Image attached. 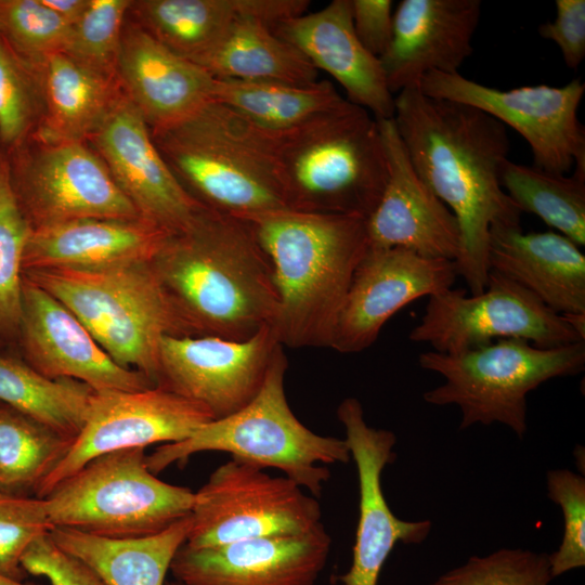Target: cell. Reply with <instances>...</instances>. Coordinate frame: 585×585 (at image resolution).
Here are the masks:
<instances>
[{
  "label": "cell",
  "instance_id": "3",
  "mask_svg": "<svg viewBox=\"0 0 585 585\" xmlns=\"http://www.w3.org/2000/svg\"><path fill=\"white\" fill-rule=\"evenodd\" d=\"M268 256L278 297L272 328L289 348H330L368 244L366 219L281 210L245 217Z\"/></svg>",
  "mask_w": 585,
  "mask_h": 585
},
{
  "label": "cell",
  "instance_id": "25",
  "mask_svg": "<svg viewBox=\"0 0 585 585\" xmlns=\"http://www.w3.org/2000/svg\"><path fill=\"white\" fill-rule=\"evenodd\" d=\"M170 233L142 219L84 218L31 230L23 272L99 270L151 261Z\"/></svg>",
  "mask_w": 585,
  "mask_h": 585
},
{
  "label": "cell",
  "instance_id": "34",
  "mask_svg": "<svg viewBox=\"0 0 585 585\" xmlns=\"http://www.w3.org/2000/svg\"><path fill=\"white\" fill-rule=\"evenodd\" d=\"M500 183L521 212H530L578 247L585 246V173L555 174L507 160Z\"/></svg>",
  "mask_w": 585,
  "mask_h": 585
},
{
  "label": "cell",
  "instance_id": "37",
  "mask_svg": "<svg viewBox=\"0 0 585 585\" xmlns=\"http://www.w3.org/2000/svg\"><path fill=\"white\" fill-rule=\"evenodd\" d=\"M131 0H89L72 26L62 52L105 76L117 78L116 63Z\"/></svg>",
  "mask_w": 585,
  "mask_h": 585
},
{
  "label": "cell",
  "instance_id": "19",
  "mask_svg": "<svg viewBox=\"0 0 585 585\" xmlns=\"http://www.w3.org/2000/svg\"><path fill=\"white\" fill-rule=\"evenodd\" d=\"M16 344L23 360L49 379H75L95 392L155 387L144 374L118 365L72 311L24 276Z\"/></svg>",
  "mask_w": 585,
  "mask_h": 585
},
{
  "label": "cell",
  "instance_id": "17",
  "mask_svg": "<svg viewBox=\"0 0 585 585\" xmlns=\"http://www.w3.org/2000/svg\"><path fill=\"white\" fill-rule=\"evenodd\" d=\"M454 261L412 250L368 248L353 274L330 348L358 353L370 347L386 322L406 304L452 288Z\"/></svg>",
  "mask_w": 585,
  "mask_h": 585
},
{
  "label": "cell",
  "instance_id": "29",
  "mask_svg": "<svg viewBox=\"0 0 585 585\" xmlns=\"http://www.w3.org/2000/svg\"><path fill=\"white\" fill-rule=\"evenodd\" d=\"M214 79L309 86L317 69L263 22L239 16L199 64Z\"/></svg>",
  "mask_w": 585,
  "mask_h": 585
},
{
  "label": "cell",
  "instance_id": "6",
  "mask_svg": "<svg viewBox=\"0 0 585 585\" xmlns=\"http://www.w3.org/2000/svg\"><path fill=\"white\" fill-rule=\"evenodd\" d=\"M287 366L280 346L259 392L247 405L204 424L185 440L159 446L146 455L147 468L157 474L200 452H226L263 469H278L318 497L330 477L324 465L348 463L351 455L344 439L320 435L295 416L285 394Z\"/></svg>",
  "mask_w": 585,
  "mask_h": 585
},
{
  "label": "cell",
  "instance_id": "33",
  "mask_svg": "<svg viewBox=\"0 0 585 585\" xmlns=\"http://www.w3.org/2000/svg\"><path fill=\"white\" fill-rule=\"evenodd\" d=\"M93 390L75 379H49L24 360L0 353V402L76 438Z\"/></svg>",
  "mask_w": 585,
  "mask_h": 585
},
{
  "label": "cell",
  "instance_id": "26",
  "mask_svg": "<svg viewBox=\"0 0 585 585\" xmlns=\"http://www.w3.org/2000/svg\"><path fill=\"white\" fill-rule=\"evenodd\" d=\"M568 237L523 233L520 225L491 227L490 269L533 294L558 314L585 313V256Z\"/></svg>",
  "mask_w": 585,
  "mask_h": 585
},
{
  "label": "cell",
  "instance_id": "1",
  "mask_svg": "<svg viewBox=\"0 0 585 585\" xmlns=\"http://www.w3.org/2000/svg\"><path fill=\"white\" fill-rule=\"evenodd\" d=\"M393 120L415 171L457 220V275L470 294L482 292L491 227L520 225L522 213L500 183L510 150L506 126L470 105L431 98L418 84L394 96Z\"/></svg>",
  "mask_w": 585,
  "mask_h": 585
},
{
  "label": "cell",
  "instance_id": "45",
  "mask_svg": "<svg viewBox=\"0 0 585 585\" xmlns=\"http://www.w3.org/2000/svg\"><path fill=\"white\" fill-rule=\"evenodd\" d=\"M44 5L74 25L84 13L89 0H41Z\"/></svg>",
  "mask_w": 585,
  "mask_h": 585
},
{
  "label": "cell",
  "instance_id": "44",
  "mask_svg": "<svg viewBox=\"0 0 585 585\" xmlns=\"http://www.w3.org/2000/svg\"><path fill=\"white\" fill-rule=\"evenodd\" d=\"M392 6L391 0H351L354 32L362 46L378 58L391 40Z\"/></svg>",
  "mask_w": 585,
  "mask_h": 585
},
{
  "label": "cell",
  "instance_id": "39",
  "mask_svg": "<svg viewBox=\"0 0 585 585\" xmlns=\"http://www.w3.org/2000/svg\"><path fill=\"white\" fill-rule=\"evenodd\" d=\"M41 115L39 87L32 72L0 36V144L10 151L25 142Z\"/></svg>",
  "mask_w": 585,
  "mask_h": 585
},
{
  "label": "cell",
  "instance_id": "43",
  "mask_svg": "<svg viewBox=\"0 0 585 585\" xmlns=\"http://www.w3.org/2000/svg\"><path fill=\"white\" fill-rule=\"evenodd\" d=\"M556 17L543 23L538 34L555 42L566 65L576 69L585 57V0H556Z\"/></svg>",
  "mask_w": 585,
  "mask_h": 585
},
{
  "label": "cell",
  "instance_id": "22",
  "mask_svg": "<svg viewBox=\"0 0 585 585\" xmlns=\"http://www.w3.org/2000/svg\"><path fill=\"white\" fill-rule=\"evenodd\" d=\"M480 0H402L390 43L379 57L392 94L431 72L459 73L472 53Z\"/></svg>",
  "mask_w": 585,
  "mask_h": 585
},
{
  "label": "cell",
  "instance_id": "7",
  "mask_svg": "<svg viewBox=\"0 0 585 585\" xmlns=\"http://www.w3.org/2000/svg\"><path fill=\"white\" fill-rule=\"evenodd\" d=\"M23 276L72 311L118 365L144 374L156 387L160 340L178 333L150 261L31 270Z\"/></svg>",
  "mask_w": 585,
  "mask_h": 585
},
{
  "label": "cell",
  "instance_id": "46",
  "mask_svg": "<svg viewBox=\"0 0 585 585\" xmlns=\"http://www.w3.org/2000/svg\"><path fill=\"white\" fill-rule=\"evenodd\" d=\"M562 316L567 321V323L578 334V336L585 339V313L563 314Z\"/></svg>",
  "mask_w": 585,
  "mask_h": 585
},
{
  "label": "cell",
  "instance_id": "16",
  "mask_svg": "<svg viewBox=\"0 0 585 585\" xmlns=\"http://www.w3.org/2000/svg\"><path fill=\"white\" fill-rule=\"evenodd\" d=\"M359 479V521L349 571L337 576L343 585H377L381 569L398 543L421 544L431 520L406 521L390 509L381 485L382 470L395 454V434L367 425L361 402L346 398L337 407Z\"/></svg>",
  "mask_w": 585,
  "mask_h": 585
},
{
  "label": "cell",
  "instance_id": "27",
  "mask_svg": "<svg viewBox=\"0 0 585 585\" xmlns=\"http://www.w3.org/2000/svg\"><path fill=\"white\" fill-rule=\"evenodd\" d=\"M28 68L41 99L40 119L29 138L41 143L88 141L122 92L117 78L91 69L64 52L51 53Z\"/></svg>",
  "mask_w": 585,
  "mask_h": 585
},
{
  "label": "cell",
  "instance_id": "41",
  "mask_svg": "<svg viewBox=\"0 0 585 585\" xmlns=\"http://www.w3.org/2000/svg\"><path fill=\"white\" fill-rule=\"evenodd\" d=\"M52 528L44 498L0 494V573L23 581L24 552Z\"/></svg>",
  "mask_w": 585,
  "mask_h": 585
},
{
  "label": "cell",
  "instance_id": "4",
  "mask_svg": "<svg viewBox=\"0 0 585 585\" xmlns=\"http://www.w3.org/2000/svg\"><path fill=\"white\" fill-rule=\"evenodd\" d=\"M151 133L178 181L202 205L240 218L289 210L274 158L277 132L211 101Z\"/></svg>",
  "mask_w": 585,
  "mask_h": 585
},
{
  "label": "cell",
  "instance_id": "14",
  "mask_svg": "<svg viewBox=\"0 0 585 585\" xmlns=\"http://www.w3.org/2000/svg\"><path fill=\"white\" fill-rule=\"evenodd\" d=\"M213 420L202 405L161 387L93 392L83 426L63 460L41 483L44 498L91 459L115 451L174 443Z\"/></svg>",
  "mask_w": 585,
  "mask_h": 585
},
{
  "label": "cell",
  "instance_id": "12",
  "mask_svg": "<svg viewBox=\"0 0 585 585\" xmlns=\"http://www.w3.org/2000/svg\"><path fill=\"white\" fill-rule=\"evenodd\" d=\"M418 86L431 98L470 105L511 127L529 144L533 167L555 174L572 168L585 173V132L577 116L585 83L580 79L562 87L500 90L459 73L431 72Z\"/></svg>",
  "mask_w": 585,
  "mask_h": 585
},
{
  "label": "cell",
  "instance_id": "47",
  "mask_svg": "<svg viewBox=\"0 0 585 585\" xmlns=\"http://www.w3.org/2000/svg\"><path fill=\"white\" fill-rule=\"evenodd\" d=\"M0 585H36L24 583L23 581L13 580L0 573Z\"/></svg>",
  "mask_w": 585,
  "mask_h": 585
},
{
  "label": "cell",
  "instance_id": "2",
  "mask_svg": "<svg viewBox=\"0 0 585 585\" xmlns=\"http://www.w3.org/2000/svg\"><path fill=\"white\" fill-rule=\"evenodd\" d=\"M177 336L246 340L272 326L278 297L250 223L204 206L150 261Z\"/></svg>",
  "mask_w": 585,
  "mask_h": 585
},
{
  "label": "cell",
  "instance_id": "40",
  "mask_svg": "<svg viewBox=\"0 0 585 585\" xmlns=\"http://www.w3.org/2000/svg\"><path fill=\"white\" fill-rule=\"evenodd\" d=\"M546 489L563 517L561 543L549 555L550 572L557 577L585 566V478L569 469H551Z\"/></svg>",
  "mask_w": 585,
  "mask_h": 585
},
{
  "label": "cell",
  "instance_id": "28",
  "mask_svg": "<svg viewBox=\"0 0 585 585\" xmlns=\"http://www.w3.org/2000/svg\"><path fill=\"white\" fill-rule=\"evenodd\" d=\"M190 526L191 515L145 537L106 538L61 526H53L49 535L57 547L87 564L106 585H165Z\"/></svg>",
  "mask_w": 585,
  "mask_h": 585
},
{
  "label": "cell",
  "instance_id": "32",
  "mask_svg": "<svg viewBox=\"0 0 585 585\" xmlns=\"http://www.w3.org/2000/svg\"><path fill=\"white\" fill-rule=\"evenodd\" d=\"M74 440L0 402V494L37 497Z\"/></svg>",
  "mask_w": 585,
  "mask_h": 585
},
{
  "label": "cell",
  "instance_id": "8",
  "mask_svg": "<svg viewBox=\"0 0 585 585\" xmlns=\"http://www.w3.org/2000/svg\"><path fill=\"white\" fill-rule=\"evenodd\" d=\"M419 365L438 373L444 382L424 393L437 406L456 405L459 429L498 422L522 439L528 430L526 396L540 385L581 373L585 342L540 348L523 339H499L457 354L424 352Z\"/></svg>",
  "mask_w": 585,
  "mask_h": 585
},
{
  "label": "cell",
  "instance_id": "20",
  "mask_svg": "<svg viewBox=\"0 0 585 585\" xmlns=\"http://www.w3.org/2000/svg\"><path fill=\"white\" fill-rule=\"evenodd\" d=\"M388 167L381 197L366 219L368 248L400 247L428 259L455 261L460 232L451 210L415 171L393 118L377 119Z\"/></svg>",
  "mask_w": 585,
  "mask_h": 585
},
{
  "label": "cell",
  "instance_id": "31",
  "mask_svg": "<svg viewBox=\"0 0 585 585\" xmlns=\"http://www.w3.org/2000/svg\"><path fill=\"white\" fill-rule=\"evenodd\" d=\"M346 98L327 80L309 86L216 79L212 101L253 125L285 132L339 105Z\"/></svg>",
  "mask_w": 585,
  "mask_h": 585
},
{
  "label": "cell",
  "instance_id": "24",
  "mask_svg": "<svg viewBox=\"0 0 585 585\" xmlns=\"http://www.w3.org/2000/svg\"><path fill=\"white\" fill-rule=\"evenodd\" d=\"M116 75L123 94L151 130L180 122L211 102L216 81L134 22L125 24Z\"/></svg>",
  "mask_w": 585,
  "mask_h": 585
},
{
  "label": "cell",
  "instance_id": "18",
  "mask_svg": "<svg viewBox=\"0 0 585 585\" xmlns=\"http://www.w3.org/2000/svg\"><path fill=\"white\" fill-rule=\"evenodd\" d=\"M88 141L142 219L174 233L204 207L170 170L148 125L123 92Z\"/></svg>",
  "mask_w": 585,
  "mask_h": 585
},
{
  "label": "cell",
  "instance_id": "23",
  "mask_svg": "<svg viewBox=\"0 0 585 585\" xmlns=\"http://www.w3.org/2000/svg\"><path fill=\"white\" fill-rule=\"evenodd\" d=\"M272 30L316 69L333 76L348 101L376 119L393 118L394 95L380 60L362 46L354 32L351 0H334L320 11L283 21Z\"/></svg>",
  "mask_w": 585,
  "mask_h": 585
},
{
  "label": "cell",
  "instance_id": "21",
  "mask_svg": "<svg viewBox=\"0 0 585 585\" xmlns=\"http://www.w3.org/2000/svg\"><path fill=\"white\" fill-rule=\"evenodd\" d=\"M330 543L322 523L299 535L202 548L184 543L170 572L181 585H313L326 564Z\"/></svg>",
  "mask_w": 585,
  "mask_h": 585
},
{
  "label": "cell",
  "instance_id": "13",
  "mask_svg": "<svg viewBox=\"0 0 585 585\" xmlns=\"http://www.w3.org/2000/svg\"><path fill=\"white\" fill-rule=\"evenodd\" d=\"M5 153L15 199L31 230L84 218H141L84 142L28 138Z\"/></svg>",
  "mask_w": 585,
  "mask_h": 585
},
{
  "label": "cell",
  "instance_id": "38",
  "mask_svg": "<svg viewBox=\"0 0 585 585\" xmlns=\"http://www.w3.org/2000/svg\"><path fill=\"white\" fill-rule=\"evenodd\" d=\"M552 578L549 554L500 548L485 556H471L429 585H548Z\"/></svg>",
  "mask_w": 585,
  "mask_h": 585
},
{
  "label": "cell",
  "instance_id": "30",
  "mask_svg": "<svg viewBox=\"0 0 585 585\" xmlns=\"http://www.w3.org/2000/svg\"><path fill=\"white\" fill-rule=\"evenodd\" d=\"M128 13L162 46L199 65L236 18L251 16L252 0H131Z\"/></svg>",
  "mask_w": 585,
  "mask_h": 585
},
{
  "label": "cell",
  "instance_id": "42",
  "mask_svg": "<svg viewBox=\"0 0 585 585\" xmlns=\"http://www.w3.org/2000/svg\"><path fill=\"white\" fill-rule=\"evenodd\" d=\"M21 564L26 573L44 576L51 585H106L87 564L57 547L49 533L32 542Z\"/></svg>",
  "mask_w": 585,
  "mask_h": 585
},
{
  "label": "cell",
  "instance_id": "10",
  "mask_svg": "<svg viewBox=\"0 0 585 585\" xmlns=\"http://www.w3.org/2000/svg\"><path fill=\"white\" fill-rule=\"evenodd\" d=\"M321 524L316 497L287 477L233 458L194 492L185 544L193 548L304 534Z\"/></svg>",
  "mask_w": 585,
  "mask_h": 585
},
{
  "label": "cell",
  "instance_id": "9",
  "mask_svg": "<svg viewBox=\"0 0 585 585\" xmlns=\"http://www.w3.org/2000/svg\"><path fill=\"white\" fill-rule=\"evenodd\" d=\"M53 526L106 538L145 537L192 512L194 492L161 481L143 447L100 455L46 497Z\"/></svg>",
  "mask_w": 585,
  "mask_h": 585
},
{
  "label": "cell",
  "instance_id": "36",
  "mask_svg": "<svg viewBox=\"0 0 585 585\" xmlns=\"http://www.w3.org/2000/svg\"><path fill=\"white\" fill-rule=\"evenodd\" d=\"M72 26L41 0H0V36L28 67L62 52Z\"/></svg>",
  "mask_w": 585,
  "mask_h": 585
},
{
  "label": "cell",
  "instance_id": "15",
  "mask_svg": "<svg viewBox=\"0 0 585 585\" xmlns=\"http://www.w3.org/2000/svg\"><path fill=\"white\" fill-rule=\"evenodd\" d=\"M280 346L272 326L240 341L165 335L156 386L198 403L213 419L223 418L259 392Z\"/></svg>",
  "mask_w": 585,
  "mask_h": 585
},
{
  "label": "cell",
  "instance_id": "35",
  "mask_svg": "<svg viewBox=\"0 0 585 585\" xmlns=\"http://www.w3.org/2000/svg\"><path fill=\"white\" fill-rule=\"evenodd\" d=\"M31 227L15 199L5 151L0 150V346L17 343L23 252Z\"/></svg>",
  "mask_w": 585,
  "mask_h": 585
},
{
  "label": "cell",
  "instance_id": "11",
  "mask_svg": "<svg viewBox=\"0 0 585 585\" xmlns=\"http://www.w3.org/2000/svg\"><path fill=\"white\" fill-rule=\"evenodd\" d=\"M510 338L540 348L584 341L561 314L492 270L482 292L467 296L463 289L450 288L428 297L419 323L410 333L412 341L428 343L444 354Z\"/></svg>",
  "mask_w": 585,
  "mask_h": 585
},
{
  "label": "cell",
  "instance_id": "5",
  "mask_svg": "<svg viewBox=\"0 0 585 585\" xmlns=\"http://www.w3.org/2000/svg\"><path fill=\"white\" fill-rule=\"evenodd\" d=\"M274 158L294 211L367 219L388 178L377 119L347 99L297 128L277 132Z\"/></svg>",
  "mask_w": 585,
  "mask_h": 585
},
{
  "label": "cell",
  "instance_id": "48",
  "mask_svg": "<svg viewBox=\"0 0 585 585\" xmlns=\"http://www.w3.org/2000/svg\"><path fill=\"white\" fill-rule=\"evenodd\" d=\"M165 585H181V584H179L178 582H166Z\"/></svg>",
  "mask_w": 585,
  "mask_h": 585
}]
</instances>
